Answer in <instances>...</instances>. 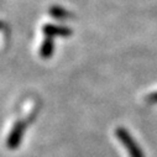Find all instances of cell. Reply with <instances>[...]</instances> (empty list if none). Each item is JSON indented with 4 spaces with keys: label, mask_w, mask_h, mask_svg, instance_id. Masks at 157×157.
<instances>
[{
    "label": "cell",
    "mask_w": 157,
    "mask_h": 157,
    "mask_svg": "<svg viewBox=\"0 0 157 157\" xmlns=\"http://www.w3.org/2000/svg\"><path fill=\"white\" fill-rule=\"evenodd\" d=\"M115 136L123 144V146L125 147V150L128 151L130 157H145L144 150L141 148V146L136 142V140L131 136V134L125 128H116Z\"/></svg>",
    "instance_id": "obj_1"
},
{
    "label": "cell",
    "mask_w": 157,
    "mask_h": 157,
    "mask_svg": "<svg viewBox=\"0 0 157 157\" xmlns=\"http://www.w3.org/2000/svg\"><path fill=\"white\" fill-rule=\"evenodd\" d=\"M25 130H26V125L24 121H17L15 123V125L13 126L8 139H6V146L10 150H16L21 141H22V137H24V134H25Z\"/></svg>",
    "instance_id": "obj_2"
},
{
    "label": "cell",
    "mask_w": 157,
    "mask_h": 157,
    "mask_svg": "<svg viewBox=\"0 0 157 157\" xmlns=\"http://www.w3.org/2000/svg\"><path fill=\"white\" fill-rule=\"evenodd\" d=\"M44 33L46 35V37H69L73 31L72 29L67 27V26H58V25H53V24H46L42 27Z\"/></svg>",
    "instance_id": "obj_3"
},
{
    "label": "cell",
    "mask_w": 157,
    "mask_h": 157,
    "mask_svg": "<svg viewBox=\"0 0 157 157\" xmlns=\"http://www.w3.org/2000/svg\"><path fill=\"white\" fill-rule=\"evenodd\" d=\"M55 52V41L52 37H46L40 47V56L45 59H48L52 57Z\"/></svg>",
    "instance_id": "obj_4"
},
{
    "label": "cell",
    "mask_w": 157,
    "mask_h": 157,
    "mask_svg": "<svg viewBox=\"0 0 157 157\" xmlns=\"http://www.w3.org/2000/svg\"><path fill=\"white\" fill-rule=\"evenodd\" d=\"M48 13H50V15L52 17H55L57 20H68V19L73 17V14L72 13H69L68 10H66L64 8L58 6V5L51 6L50 10H48Z\"/></svg>",
    "instance_id": "obj_5"
},
{
    "label": "cell",
    "mask_w": 157,
    "mask_h": 157,
    "mask_svg": "<svg viewBox=\"0 0 157 157\" xmlns=\"http://www.w3.org/2000/svg\"><path fill=\"white\" fill-rule=\"evenodd\" d=\"M146 101L150 104H157V92L150 93L146 95Z\"/></svg>",
    "instance_id": "obj_6"
}]
</instances>
